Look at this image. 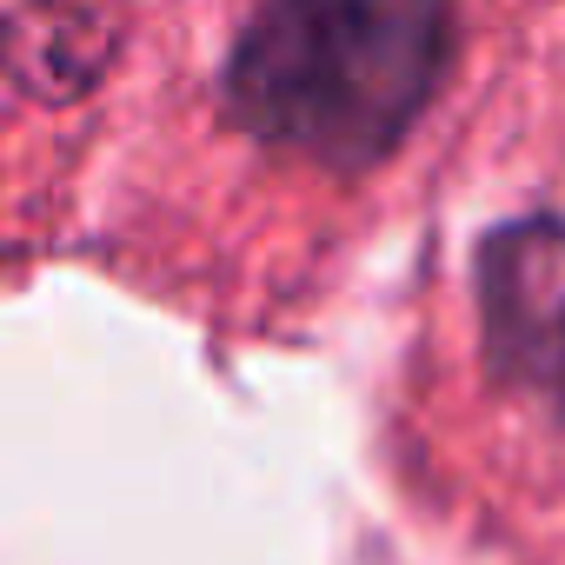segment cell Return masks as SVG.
Listing matches in <instances>:
<instances>
[{
    "label": "cell",
    "instance_id": "cell-2",
    "mask_svg": "<svg viewBox=\"0 0 565 565\" xmlns=\"http://www.w3.org/2000/svg\"><path fill=\"white\" fill-rule=\"evenodd\" d=\"M479 307L492 360L539 393H565V220H525L486 246Z\"/></svg>",
    "mask_w": 565,
    "mask_h": 565
},
{
    "label": "cell",
    "instance_id": "cell-1",
    "mask_svg": "<svg viewBox=\"0 0 565 565\" xmlns=\"http://www.w3.org/2000/svg\"><path fill=\"white\" fill-rule=\"evenodd\" d=\"M446 0H266L233 47V107L307 160H380L433 100Z\"/></svg>",
    "mask_w": 565,
    "mask_h": 565
}]
</instances>
